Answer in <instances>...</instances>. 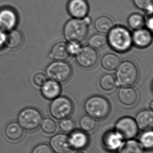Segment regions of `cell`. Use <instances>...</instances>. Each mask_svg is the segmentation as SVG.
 <instances>
[{
    "instance_id": "37",
    "label": "cell",
    "mask_w": 153,
    "mask_h": 153,
    "mask_svg": "<svg viewBox=\"0 0 153 153\" xmlns=\"http://www.w3.org/2000/svg\"><path fill=\"white\" fill-rule=\"evenodd\" d=\"M6 39V33L0 29V48L4 45Z\"/></svg>"
},
{
    "instance_id": "3",
    "label": "cell",
    "mask_w": 153,
    "mask_h": 153,
    "mask_svg": "<svg viewBox=\"0 0 153 153\" xmlns=\"http://www.w3.org/2000/svg\"><path fill=\"white\" fill-rule=\"evenodd\" d=\"M84 109L87 115L95 120H102L109 115L111 105L109 100L102 96H92L86 100Z\"/></svg>"
},
{
    "instance_id": "2",
    "label": "cell",
    "mask_w": 153,
    "mask_h": 153,
    "mask_svg": "<svg viewBox=\"0 0 153 153\" xmlns=\"http://www.w3.org/2000/svg\"><path fill=\"white\" fill-rule=\"evenodd\" d=\"M107 43L114 51L124 53L128 51L132 46V34L126 27L114 26L108 33Z\"/></svg>"
},
{
    "instance_id": "24",
    "label": "cell",
    "mask_w": 153,
    "mask_h": 153,
    "mask_svg": "<svg viewBox=\"0 0 153 153\" xmlns=\"http://www.w3.org/2000/svg\"><path fill=\"white\" fill-rule=\"evenodd\" d=\"M119 153H144V151L140 143L133 140H130L121 146Z\"/></svg>"
},
{
    "instance_id": "17",
    "label": "cell",
    "mask_w": 153,
    "mask_h": 153,
    "mask_svg": "<svg viewBox=\"0 0 153 153\" xmlns=\"http://www.w3.org/2000/svg\"><path fill=\"white\" fill-rule=\"evenodd\" d=\"M68 137L71 148H74V149H84L87 147L89 143L88 137L83 131H74Z\"/></svg>"
},
{
    "instance_id": "21",
    "label": "cell",
    "mask_w": 153,
    "mask_h": 153,
    "mask_svg": "<svg viewBox=\"0 0 153 153\" xmlns=\"http://www.w3.org/2000/svg\"><path fill=\"white\" fill-rule=\"evenodd\" d=\"M5 133L7 139L10 141L20 140L23 137L24 130L17 122H11L6 126Z\"/></svg>"
},
{
    "instance_id": "26",
    "label": "cell",
    "mask_w": 153,
    "mask_h": 153,
    "mask_svg": "<svg viewBox=\"0 0 153 153\" xmlns=\"http://www.w3.org/2000/svg\"><path fill=\"white\" fill-rule=\"evenodd\" d=\"M79 126L85 132H91L95 130L97 126V121L95 119L88 115L83 116L79 120Z\"/></svg>"
},
{
    "instance_id": "39",
    "label": "cell",
    "mask_w": 153,
    "mask_h": 153,
    "mask_svg": "<svg viewBox=\"0 0 153 153\" xmlns=\"http://www.w3.org/2000/svg\"><path fill=\"white\" fill-rule=\"evenodd\" d=\"M84 153V152H77V153Z\"/></svg>"
},
{
    "instance_id": "19",
    "label": "cell",
    "mask_w": 153,
    "mask_h": 153,
    "mask_svg": "<svg viewBox=\"0 0 153 153\" xmlns=\"http://www.w3.org/2000/svg\"><path fill=\"white\" fill-rule=\"evenodd\" d=\"M122 140L121 137L117 132L109 131L103 137V145L108 150L114 151L121 146Z\"/></svg>"
},
{
    "instance_id": "13",
    "label": "cell",
    "mask_w": 153,
    "mask_h": 153,
    "mask_svg": "<svg viewBox=\"0 0 153 153\" xmlns=\"http://www.w3.org/2000/svg\"><path fill=\"white\" fill-rule=\"evenodd\" d=\"M118 100L126 106L135 105L139 100V94L137 90L131 87H121L118 93Z\"/></svg>"
},
{
    "instance_id": "15",
    "label": "cell",
    "mask_w": 153,
    "mask_h": 153,
    "mask_svg": "<svg viewBox=\"0 0 153 153\" xmlns=\"http://www.w3.org/2000/svg\"><path fill=\"white\" fill-rule=\"evenodd\" d=\"M138 128L146 131L151 130L153 126V112L152 110H143L137 114L135 119Z\"/></svg>"
},
{
    "instance_id": "38",
    "label": "cell",
    "mask_w": 153,
    "mask_h": 153,
    "mask_svg": "<svg viewBox=\"0 0 153 153\" xmlns=\"http://www.w3.org/2000/svg\"><path fill=\"white\" fill-rule=\"evenodd\" d=\"M149 107L151 108V110H153V102L152 101L149 103Z\"/></svg>"
},
{
    "instance_id": "14",
    "label": "cell",
    "mask_w": 153,
    "mask_h": 153,
    "mask_svg": "<svg viewBox=\"0 0 153 153\" xmlns=\"http://www.w3.org/2000/svg\"><path fill=\"white\" fill-rule=\"evenodd\" d=\"M50 147L56 153H68L71 149L69 137L64 134H58L52 137Z\"/></svg>"
},
{
    "instance_id": "30",
    "label": "cell",
    "mask_w": 153,
    "mask_h": 153,
    "mask_svg": "<svg viewBox=\"0 0 153 153\" xmlns=\"http://www.w3.org/2000/svg\"><path fill=\"white\" fill-rule=\"evenodd\" d=\"M142 147L147 149H152L153 146V133L152 131H146L140 137Z\"/></svg>"
},
{
    "instance_id": "16",
    "label": "cell",
    "mask_w": 153,
    "mask_h": 153,
    "mask_svg": "<svg viewBox=\"0 0 153 153\" xmlns=\"http://www.w3.org/2000/svg\"><path fill=\"white\" fill-rule=\"evenodd\" d=\"M61 91L62 87L60 83L51 79L46 81L41 88V92L44 97L51 100L59 97Z\"/></svg>"
},
{
    "instance_id": "9",
    "label": "cell",
    "mask_w": 153,
    "mask_h": 153,
    "mask_svg": "<svg viewBox=\"0 0 153 153\" xmlns=\"http://www.w3.org/2000/svg\"><path fill=\"white\" fill-rule=\"evenodd\" d=\"M98 60L97 52L89 46L82 47L76 56L77 64L82 68H90L95 65Z\"/></svg>"
},
{
    "instance_id": "12",
    "label": "cell",
    "mask_w": 153,
    "mask_h": 153,
    "mask_svg": "<svg viewBox=\"0 0 153 153\" xmlns=\"http://www.w3.org/2000/svg\"><path fill=\"white\" fill-rule=\"evenodd\" d=\"M132 43L137 48L144 49L150 46L153 41L152 31L149 29L141 28L134 31L132 35Z\"/></svg>"
},
{
    "instance_id": "28",
    "label": "cell",
    "mask_w": 153,
    "mask_h": 153,
    "mask_svg": "<svg viewBox=\"0 0 153 153\" xmlns=\"http://www.w3.org/2000/svg\"><path fill=\"white\" fill-rule=\"evenodd\" d=\"M100 85L103 91H111L116 86L115 77L110 74H105L100 79Z\"/></svg>"
},
{
    "instance_id": "34",
    "label": "cell",
    "mask_w": 153,
    "mask_h": 153,
    "mask_svg": "<svg viewBox=\"0 0 153 153\" xmlns=\"http://www.w3.org/2000/svg\"><path fill=\"white\" fill-rule=\"evenodd\" d=\"M47 81V76L42 73H38L33 76V83L36 86L39 87H42Z\"/></svg>"
},
{
    "instance_id": "36",
    "label": "cell",
    "mask_w": 153,
    "mask_h": 153,
    "mask_svg": "<svg viewBox=\"0 0 153 153\" xmlns=\"http://www.w3.org/2000/svg\"><path fill=\"white\" fill-rule=\"evenodd\" d=\"M145 25L147 27V29L152 31L153 30V20L152 14L149 15L147 19H145Z\"/></svg>"
},
{
    "instance_id": "10",
    "label": "cell",
    "mask_w": 153,
    "mask_h": 153,
    "mask_svg": "<svg viewBox=\"0 0 153 153\" xmlns=\"http://www.w3.org/2000/svg\"><path fill=\"white\" fill-rule=\"evenodd\" d=\"M19 21L16 12L12 8L4 7L0 9V29L8 32L15 29Z\"/></svg>"
},
{
    "instance_id": "23",
    "label": "cell",
    "mask_w": 153,
    "mask_h": 153,
    "mask_svg": "<svg viewBox=\"0 0 153 153\" xmlns=\"http://www.w3.org/2000/svg\"><path fill=\"white\" fill-rule=\"evenodd\" d=\"M114 26L113 21L107 16L98 17L94 23L95 28L100 33H108Z\"/></svg>"
},
{
    "instance_id": "18",
    "label": "cell",
    "mask_w": 153,
    "mask_h": 153,
    "mask_svg": "<svg viewBox=\"0 0 153 153\" xmlns=\"http://www.w3.org/2000/svg\"><path fill=\"white\" fill-rule=\"evenodd\" d=\"M49 56L54 61H65L70 56L67 44L63 42L56 44L52 48Z\"/></svg>"
},
{
    "instance_id": "8",
    "label": "cell",
    "mask_w": 153,
    "mask_h": 153,
    "mask_svg": "<svg viewBox=\"0 0 153 153\" xmlns=\"http://www.w3.org/2000/svg\"><path fill=\"white\" fill-rule=\"evenodd\" d=\"M115 130L122 139L126 140L134 139L139 132V128L135 119L130 117L120 118L116 123Z\"/></svg>"
},
{
    "instance_id": "31",
    "label": "cell",
    "mask_w": 153,
    "mask_h": 153,
    "mask_svg": "<svg viewBox=\"0 0 153 153\" xmlns=\"http://www.w3.org/2000/svg\"><path fill=\"white\" fill-rule=\"evenodd\" d=\"M133 2L137 8L147 11L149 14H152L153 0H133Z\"/></svg>"
},
{
    "instance_id": "27",
    "label": "cell",
    "mask_w": 153,
    "mask_h": 153,
    "mask_svg": "<svg viewBox=\"0 0 153 153\" xmlns=\"http://www.w3.org/2000/svg\"><path fill=\"white\" fill-rule=\"evenodd\" d=\"M107 44V37L102 34L97 33L91 36L88 40V45L95 49L103 48Z\"/></svg>"
},
{
    "instance_id": "1",
    "label": "cell",
    "mask_w": 153,
    "mask_h": 153,
    "mask_svg": "<svg viewBox=\"0 0 153 153\" xmlns=\"http://www.w3.org/2000/svg\"><path fill=\"white\" fill-rule=\"evenodd\" d=\"M91 23V19L87 16L83 19L72 18L64 25L63 35L68 42L81 43L87 37L88 26Z\"/></svg>"
},
{
    "instance_id": "33",
    "label": "cell",
    "mask_w": 153,
    "mask_h": 153,
    "mask_svg": "<svg viewBox=\"0 0 153 153\" xmlns=\"http://www.w3.org/2000/svg\"><path fill=\"white\" fill-rule=\"evenodd\" d=\"M68 49L70 56H76L82 48L80 43L75 42H71L68 44H67Z\"/></svg>"
},
{
    "instance_id": "22",
    "label": "cell",
    "mask_w": 153,
    "mask_h": 153,
    "mask_svg": "<svg viewBox=\"0 0 153 153\" xmlns=\"http://www.w3.org/2000/svg\"><path fill=\"white\" fill-rule=\"evenodd\" d=\"M119 56L114 53H108L102 56L101 65L105 70L109 71L116 70L120 64Z\"/></svg>"
},
{
    "instance_id": "11",
    "label": "cell",
    "mask_w": 153,
    "mask_h": 153,
    "mask_svg": "<svg viewBox=\"0 0 153 153\" xmlns=\"http://www.w3.org/2000/svg\"><path fill=\"white\" fill-rule=\"evenodd\" d=\"M67 9L72 18L83 19L88 16L89 4L86 0H69Z\"/></svg>"
},
{
    "instance_id": "5",
    "label": "cell",
    "mask_w": 153,
    "mask_h": 153,
    "mask_svg": "<svg viewBox=\"0 0 153 153\" xmlns=\"http://www.w3.org/2000/svg\"><path fill=\"white\" fill-rule=\"evenodd\" d=\"M72 66L68 62L54 61L48 65L46 73L49 79L59 83L66 82L72 75Z\"/></svg>"
},
{
    "instance_id": "4",
    "label": "cell",
    "mask_w": 153,
    "mask_h": 153,
    "mask_svg": "<svg viewBox=\"0 0 153 153\" xmlns=\"http://www.w3.org/2000/svg\"><path fill=\"white\" fill-rule=\"evenodd\" d=\"M116 70V85L119 87L132 86L138 81L139 69L131 61L126 60L120 63Z\"/></svg>"
},
{
    "instance_id": "32",
    "label": "cell",
    "mask_w": 153,
    "mask_h": 153,
    "mask_svg": "<svg viewBox=\"0 0 153 153\" xmlns=\"http://www.w3.org/2000/svg\"><path fill=\"white\" fill-rule=\"evenodd\" d=\"M59 126L63 132L71 133L74 129L75 123L72 119L66 118L61 120L59 123Z\"/></svg>"
},
{
    "instance_id": "7",
    "label": "cell",
    "mask_w": 153,
    "mask_h": 153,
    "mask_svg": "<svg viewBox=\"0 0 153 153\" xmlns=\"http://www.w3.org/2000/svg\"><path fill=\"white\" fill-rule=\"evenodd\" d=\"M42 120V112L35 108H27L23 110L19 116V124L27 131L36 130L39 127Z\"/></svg>"
},
{
    "instance_id": "25",
    "label": "cell",
    "mask_w": 153,
    "mask_h": 153,
    "mask_svg": "<svg viewBox=\"0 0 153 153\" xmlns=\"http://www.w3.org/2000/svg\"><path fill=\"white\" fill-rule=\"evenodd\" d=\"M145 19L139 13H133L128 16V24L131 29L135 30L141 29L145 25Z\"/></svg>"
},
{
    "instance_id": "6",
    "label": "cell",
    "mask_w": 153,
    "mask_h": 153,
    "mask_svg": "<svg viewBox=\"0 0 153 153\" xmlns=\"http://www.w3.org/2000/svg\"><path fill=\"white\" fill-rule=\"evenodd\" d=\"M74 111L72 101L68 97L59 96L52 100L49 106V112L53 118L61 120L69 118Z\"/></svg>"
},
{
    "instance_id": "20",
    "label": "cell",
    "mask_w": 153,
    "mask_h": 153,
    "mask_svg": "<svg viewBox=\"0 0 153 153\" xmlns=\"http://www.w3.org/2000/svg\"><path fill=\"white\" fill-rule=\"evenodd\" d=\"M24 37L21 31L14 29L6 33L5 44L10 49L19 48L23 44Z\"/></svg>"
},
{
    "instance_id": "35",
    "label": "cell",
    "mask_w": 153,
    "mask_h": 153,
    "mask_svg": "<svg viewBox=\"0 0 153 153\" xmlns=\"http://www.w3.org/2000/svg\"><path fill=\"white\" fill-rule=\"evenodd\" d=\"M31 153H53L51 148L46 144H41L33 149Z\"/></svg>"
},
{
    "instance_id": "29",
    "label": "cell",
    "mask_w": 153,
    "mask_h": 153,
    "mask_svg": "<svg viewBox=\"0 0 153 153\" xmlns=\"http://www.w3.org/2000/svg\"><path fill=\"white\" fill-rule=\"evenodd\" d=\"M40 126L42 131L47 134H53L57 129L56 122L51 118H46L42 120Z\"/></svg>"
}]
</instances>
